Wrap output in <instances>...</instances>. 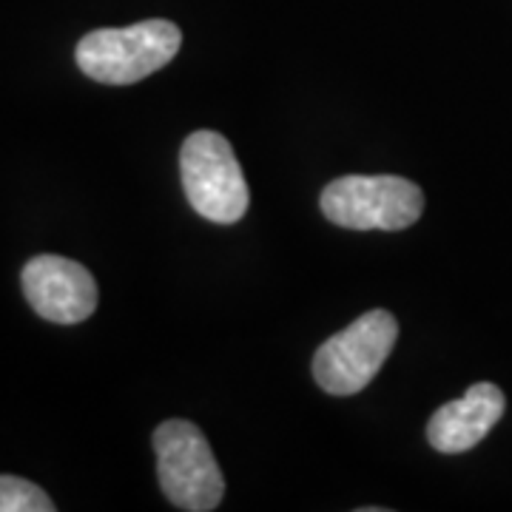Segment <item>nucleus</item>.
Returning a JSON list of instances; mask_svg holds the SVG:
<instances>
[{
  "label": "nucleus",
  "mask_w": 512,
  "mask_h": 512,
  "mask_svg": "<svg viewBox=\"0 0 512 512\" xmlns=\"http://www.w3.org/2000/svg\"><path fill=\"white\" fill-rule=\"evenodd\" d=\"M0 512H55V504L32 481L0 476Z\"/></svg>",
  "instance_id": "6e6552de"
},
{
  "label": "nucleus",
  "mask_w": 512,
  "mask_h": 512,
  "mask_svg": "<svg viewBox=\"0 0 512 512\" xmlns=\"http://www.w3.org/2000/svg\"><path fill=\"white\" fill-rule=\"evenodd\" d=\"M424 194L404 177H339L322 191V214L350 231H402L419 222Z\"/></svg>",
  "instance_id": "20e7f679"
},
{
  "label": "nucleus",
  "mask_w": 512,
  "mask_h": 512,
  "mask_svg": "<svg viewBox=\"0 0 512 512\" xmlns=\"http://www.w3.org/2000/svg\"><path fill=\"white\" fill-rule=\"evenodd\" d=\"M183 46L177 23L143 20L126 29H97L77 43L80 72L106 86H131L168 66Z\"/></svg>",
  "instance_id": "f257e3e1"
},
{
  "label": "nucleus",
  "mask_w": 512,
  "mask_h": 512,
  "mask_svg": "<svg viewBox=\"0 0 512 512\" xmlns=\"http://www.w3.org/2000/svg\"><path fill=\"white\" fill-rule=\"evenodd\" d=\"M185 197L191 208L217 225L245 217L251 194L231 143L217 131H194L180 151Z\"/></svg>",
  "instance_id": "f03ea898"
},
{
  "label": "nucleus",
  "mask_w": 512,
  "mask_h": 512,
  "mask_svg": "<svg viewBox=\"0 0 512 512\" xmlns=\"http://www.w3.org/2000/svg\"><path fill=\"white\" fill-rule=\"evenodd\" d=\"M399 325L387 311H370L330 336L313 356V379L330 396H353L373 382L396 345Z\"/></svg>",
  "instance_id": "39448f33"
},
{
  "label": "nucleus",
  "mask_w": 512,
  "mask_h": 512,
  "mask_svg": "<svg viewBox=\"0 0 512 512\" xmlns=\"http://www.w3.org/2000/svg\"><path fill=\"white\" fill-rule=\"evenodd\" d=\"M504 407H507V399L495 384H473L464 399L441 404L430 416L427 441L447 456L473 450L478 441L487 439V433L504 416Z\"/></svg>",
  "instance_id": "0eeeda50"
},
{
  "label": "nucleus",
  "mask_w": 512,
  "mask_h": 512,
  "mask_svg": "<svg viewBox=\"0 0 512 512\" xmlns=\"http://www.w3.org/2000/svg\"><path fill=\"white\" fill-rule=\"evenodd\" d=\"M20 282L29 305L49 322L77 325L97 311V282L74 259L55 254L35 256L26 262Z\"/></svg>",
  "instance_id": "423d86ee"
},
{
  "label": "nucleus",
  "mask_w": 512,
  "mask_h": 512,
  "mask_svg": "<svg viewBox=\"0 0 512 512\" xmlns=\"http://www.w3.org/2000/svg\"><path fill=\"white\" fill-rule=\"evenodd\" d=\"M157 478L174 507L188 512L217 510L225 495V478L197 424L163 421L154 433Z\"/></svg>",
  "instance_id": "7ed1b4c3"
}]
</instances>
